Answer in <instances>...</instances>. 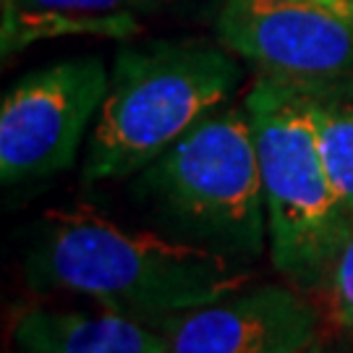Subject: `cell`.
I'll use <instances>...</instances> for the list:
<instances>
[{
  "instance_id": "6da1fadb",
  "label": "cell",
  "mask_w": 353,
  "mask_h": 353,
  "mask_svg": "<svg viewBox=\"0 0 353 353\" xmlns=\"http://www.w3.org/2000/svg\"><path fill=\"white\" fill-rule=\"evenodd\" d=\"M24 280L37 293H74L100 309L160 325L246 288L233 259L204 246L126 230L89 207L50 210L24 254Z\"/></svg>"
},
{
  "instance_id": "7a4b0ae2",
  "label": "cell",
  "mask_w": 353,
  "mask_h": 353,
  "mask_svg": "<svg viewBox=\"0 0 353 353\" xmlns=\"http://www.w3.org/2000/svg\"><path fill=\"white\" fill-rule=\"evenodd\" d=\"M241 81L223 45L160 39L118 52L87 139V183L139 176L189 128L214 113Z\"/></svg>"
},
{
  "instance_id": "3957f363",
  "label": "cell",
  "mask_w": 353,
  "mask_h": 353,
  "mask_svg": "<svg viewBox=\"0 0 353 353\" xmlns=\"http://www.w3.org/2000/svg\"><path fill=\"white\" fill-rule=\"evenodd\" d=\"M252 118L272 265L299 290L327 285L353 214L330 181L314 126V94L256 79L243 97Z\"/></svg>"
},
{
  "instance_id": "277c9868",
  "label": "cell",
  "mask_w": 353,
  "mask_h": 353,
  "mask_svg": "<svg viewBox=\"0 0 353 353\" xmlns=\"http://www.w3.org/2000/svg\"><path fill=\"white\" fill-rule=\"evenodd\" d=\"M134 191L170 239L233 262L256 259L270 243L252 118L243 105L202 118L141 170Z\"/></svg>"
},
{
  "instance_id": "5b68a950",
  "label": "cell",
  "mask_w": 353,
  "mask_h": 353,
  "mask_svg": "<svg viewBox=\"0 0 353 353\" xmlns=\"http://www.w3.org/2000/svg\"><path fill=\"white\" fill-rule=\"evenodd\" d=\"M214 29L259 79L309 94L353 89V19L343 13L290 0H223Z\"/></svg>"
},
{
  "instance_id": "8992f818",
  "label": "cell",
  "mask_w": 353,
  "mask_h": 353,
  "mask_svg": "<svg viewBox=\"0 0 353 353\" xmlns=\"http://www.w3.org/2000/svg\"><path fill=\"white\" fill-rule=\"evenodd\" d=\"M110 74L97 55L26 74L0 105V178L6 186L58 176L74 165L97 118Z\"/></svg>"
},
{
  "instance_id": "52a82bcc",
  "label": "cell",
  "mask_w": 353,
  "mask_h": 353,
  "mask_svg": "<svg viewBox=\"0 0 353 353\" xmlns=\"http://www.w3.org/2000/svg\"><path fill=\"white\" fill-rule=\"evenodd\" d=\"M170 353H259L319 338V314L296 285L267 283L241 288L163 327Z\"/></svg>"
},
{
  "instance_id": "ba28073f",
  "label": "cell",
  "mask_w": 353,
  "mask_h": 353,
  "mask_svg": "<svg viewBox=\"0 0 353 353\" xmlns=\"http://www.w3.org/2000/svg\"><path fill=\"white\" fill-rule=\"evenodd\" d=\"M16 353H170L163 330L118 312L32 306L11 327Z\"/></svg>"
},
{
  "instance_id": "9c48e42d",
  "label": "cell",
  "mask_w": 353,
  "mask_h": 353,
  "mask_svg": "<svg viewBox=\"0 0 353 353\" xmlns=\"http://www.w3.org/2000/svg\"><path fill=\"white\" fill-rule=\"evenodd\" d=\"M170 0H3V55L50 37L126 39Z\"/></svg>"
},
{
  "instance_id": "30bf717a",
  "label": "cell",
  "mask_w": 353,
  "mask_h": 353,
  "mask_svg": "<svg viewBox=\"0 0 353 353\" xmlns=\"http://www.w3.org/2000/svg\"><path fill=\"white\" fill-rule=\"evenodd\" d=\"M314 126L325 170L353 214V89L314 94Z\"/></svg>"
},
{
  "instance_id": "8fae6325",
  "label": "cell",
  "mask_w": 353,
  "mask_h": 353,
  "mask_svg": "<svg viewBox=\"0 0 353 353\" xmlns=\"http://www.w3.org/2000/svg\"><path fill=\"white\" fill-rule=\"evenodd\" d=\"M327 293L335 322L348 332H353V230L343 243L332 270H330Z\"/></svg>"
},
{
  "instance_id": "7c38bea8",
  "label": "cell",
  "mask_w": 353,
  "mask_h": 353,
  "mask_svg": "<svg viewBox=\"0 0 353 353\" xmlns=\"http://www.w3.org/2000/svg\"><path fill=\"white\" fill-rule=\"evenodd\" d=\"M290 3H312V6H322V8H330V11L353 19V0H290Z\"/></svg>"
},
{
  "instance_id": "4fadbf2b",
  "label": "cell",
  "mask_w": 353,
  "mask_h": 353,
  "mask_svg": "<svg viewBox=\"0 0 353 353\" xmlns=\"http://www.w3.org/2000/svg\"><path fill=\"white\" fill-rule=\"evenodd\" d=\"M312 343H285V345H275V348H267V351H259V353H306Z\"/></svg>"
},
{
  "instance_id": "5bb4252c",
  "label": "cell",
  "mask_w": 353,
  "mask_h": 353,
  "mask_svg": "<svg viewBox=\"0 0 353 353\" xmlns=\"http://www.w3.org/2000/svg\"><path fill=\"white\" fill-rule=\"evenodd\" d=\"M306 353H330V348L322 341H319V338H316V341L309 345V351H306Z\"/></svg>"
}]
</instances>
